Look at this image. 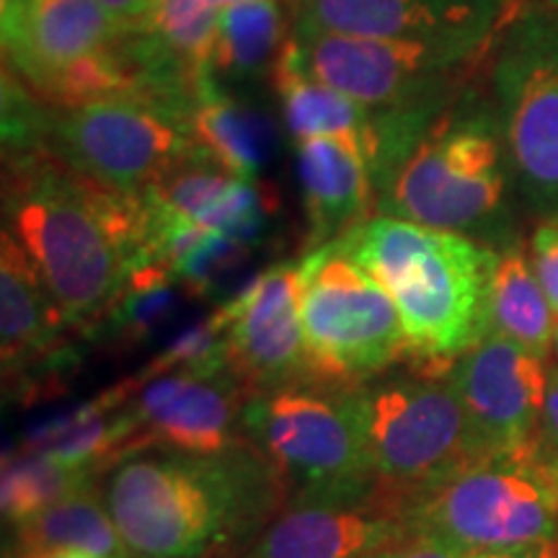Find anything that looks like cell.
I'll use <instances>...</instances> for the list:
<instances>
[{"instance_id": "cell-1", "label": "cell", "mask_w": 558, "mask_h": 558, "mask_svg": "<svg viewBox=\"0 0 558 558\" xmlns=\"http://www.w3.org/2000/svg\"><path fill=\"white\" fill-rule=\"evenodd\" d=\"M5 181V230L39 269L68 326L114 313L143 262V205L75 177L47 153L16 158Z\"/></svg>"}, {"instance_id": "cell-2", "label": "cell", "mask_w": 558, "mask_h": 558, "mask_svg": "<svg viewBox=\"0 0 558 558\" xmlns=\"http://www.w3.org/2000/svg\"><path fill=\"white\" fill-rule=\"evenodd\" d=\"M284 476L243 439L220 456L143 448L111 465L101 494L137 558H207L282 505Z\"/></svg>"}, {"instance_id": "cell-3", "label": "cell", "mask_w": 558, "mask_h": 558, "mask_svg": "<svg viewBox=\"0 0 558 558\" xmlns=\"http://www.w3.org/2000/svg\"><path fill=\"white\" fill-rule=\"evenodd\" d=\"M337 243L396 303L414 369L448 375L492 333L497 248L390 215H373Z\"/></svg>"}, {"instance_id": "cell-4", "label": "cell", "mask_w": 558, "mask_h": 558, "mask_svg": "<svg viewBox=\"0 0 558 558\" xmlns=\"http://www.w3.org/2000/svg\"><path fill=\"white\" fill-rule=\"evenodd\" d=\"M509 156L497 109L460 88L378 197V215L494 241L507 209Z\"/></svg>"}, {"instance_id": "cell-5", "label": "cell", "mask_w": 558, "mask_h": 558, "mask_svg": "<svg viewBox=\"0 0 558 558\" xmlns=\"http://www.w3.org/2000/svg\"><path fill=\"white\" fill-rule=\"evenodd\" d=\"M357 393L378 492L403 518L416 499L492 452L448 375L386 373Z\"/></svg>"}, {"instance_id": "cell-6", "label": "cell", "mask_w": 558, "mask_h": 558, "mask_svg": "<svg viewBox=\"0 0 558 558\" xmlns=\"http://www.w3.org/2000/svg\"><path fill=\"white\" fill-rule=\"evenodd\" d=\"M243 435L295 484V497H378L357 388L305 380L251 396Z\"/></svg>"}, {"instance_id": "cell-7", "label": "cell", "mask_w": 558, "mask_h": 558, "mask_svg": "<svg viewBox=\"0 0 558 558\" xmlns=\"http://www.w3.org/2000/svg\"><path fill=\"white\" fill-rule=\"evenodd\" d=\"M300 320L311 383L362 388L411 360L396 303L337 241L300 259Z\"/></svg>"}, {"instance_id": "cell-8", "label": "cell", "mask_w": 558, "mask_h": 558, "mask_svg": "<svg viewBox=\"0 0 558 558\" xmlns=\"http://www.w3.org/2000/svg\"><path fill=\"white\" fill-rule=\"evenodd\" d=\"M411 530H429L458 546L499 550L558 535V460L541 442L488 452L416 499Z\"/></svg>"}, {"instance_id": "cell-9", "label": "cell", "mask_w": 558, "mask_h": 558, "mask_svg": "<svg viewBox=\"0 0 558 558\" xmlns=\"http://www.w3.org/2000/svg\"><path fill=\"white\" fill-rule=\"evenodd\" d=\"M488 54L509 169L527 205L558 218V11L514 0Z\"/></svg>"}, {"instance_id": "cell-10", "label": "cell", "mask_w": 558, "mask_h": 558, "mask_svg": "<svg viewBox=\"0 0 558 558\" xmlns=\"http://www.w3.org/2000/svg\"><path fill=\"white\" fill-rule=\"evenodd\" d=\"M197 150L190 117L148 99H109L52 109L45 153L75 177L137 197Z\"/></svg>"}, {"instance_id": "cell-11", "label": "cell", "mask_w": 558, "mask_h": 558, "mask_svg": "<svg viewBox=\"0 0 558 558\" xmlns=\"http://www.w3.org/2000/svg\"><path fill=\"white\" fill-rule=\"evenodd\" d=\"M292 45L313 78L369 109L442 104L476 60L411 41L369 39L292 24Z\"/></svg>"}, {"instance_id": "cell-12", "label": "cell", "mask_w": 558, "mask_h": 558, "mask_svg": "<svg viewBox=\"0 0 558 558\" xmlns=\"http://www.w3.org/2000/svg\"><path fill=\"white\" fill-rule=\"evenodd\" d=\"M514 0H295L298 26L352 37L411 41L481 60Z\"/></svg>"}, {"instance_id": "cell-13", "label": "cell", "mask_w": 558, "mask_h": 558, "mask_svg": "<svg viewBox=\"0 0 558 558\" xmlns=\"http://www.w3.org/2000/svg\"><path fill=\"white\" fill-rule=\"evenodd\" d=\"M228 369L246 396L311 380L300 320V262L254 277L222 305Z\"/></svg>"}, {"instance_id": "cell-14", "label": "cell", "mask_w": 558, "mask_h": 558, "mask_svg": "<svg viewBox=\"0 0 558 558\" xmlns=\"http://www.w3.org/2000/svg\"><path fill=\"white\" fill-rule=\"evenodd\" d=\"M248 396L230 369H166L137 393L130 416L137 450L166 448L190 456H220L241 445ZM135 452V450H132Z\"/></svg>"}, {"instance_id": "cell-15", "label": "cell", "mask_w": 558, "mask_h": 558, "mask_svg": "<svg viewBox=\"0 0 558 558\" xmlns=\"http://www.w3.org/2000/svg\"><path fill=\"white\" fill-rule=\"evenodd\" d=\"M448 380L492 452L538 439L548 388L546 360L538 354L492 331L452 362Z\"/></svg>"}, {"instance_id": "cell-16", "label": "cell", "mask_w": 558, "mask_h": 558, "mask_svg": "<svg viewBox=\"0 0 558 558\" xmlns=\"http://www.w3.org/2000/svg\"><path fill=\"white\" fill-rule=\"evenodd\" d=\"M411 522L386 499L292 497L248 558H360L401 546Z\"/></svg>"}, {"instance_id": "cell-17", "label": "cell", "mask_w": 558, "mask_h": 558, "mask_svg": "<svg viewBox=\"0 0 558 558\" xmlns=\"http://www.w3.org/2000/svg\"><path fill=\"white\" fill-rule=\"evenodd\" d=\"M298 173L308 233L305 248L316 251L344 239L373 218L378 190L357 153L333 140H298Z\"/></svg>"}, {"instance_id": "cell-18", "label": "cell", "mask_w": 558, "mask_h": 558, "mask_svg": "<svg viewBox=\"0 0 558 558\" xmlns=\"http://www.w3.org/2000/svg\"><path fill=\"white\" fill-rule=\"evenodd\" d=\"M68 320L39 269L9 230L0 233V352L5 380L52 360Z\"/></svg>"}, {"instance_id": "cell-19", "label": "cell", "mask_w": 558, "mask_h": 558, "mask_svg": "<svg viewBox=\"0 0 558 558\" xmlns=\"http://www.w3.org/2000/svg\"><path fill=\"white\" fill-rule=\"evenodd\" d=\"M124 34L99 0H45L24 47L5 62L26 86L37 90L54 70L114 45Z\"/></svg>"}, {"instance_id": "cell-20", "label": "cell", "mask_w": 558, "mask_h": 558, "mask_svg": "<svg viewBox=\"0 0 558 558\" xmlns=\"http://www.w3.org/2000/svg\"><path fill=\"white\" fill-rule=\"evenodd\" d=\"M292 24L295 19L279 0H251L220 9L213 54L215 81L230 94L271 81L292 37Z\"/></svg>"}, {"instance_id": "cell-21", "label": "cell", "mask_w": 558, "mask_h": 558, "mask_svg": "<svg viewBox=\"0 0 558 558\" xmlns=\"http://www.w3.org/2000/svg\"><path fill=\"white\" fill-rule=\"evenodd\" d=\"M190 130L194 145L233 177L256 181L267 166L271 150L269 122L218 81L194 104Z\"/></svg>"}, {"instance_id": "cell-22", "label": "cell", "mask_w": 558, "mask_h": 558, "mask_svg": "<svg viewBox=\"0 0 558 558\" xmlns=\"http://www.w3.org/2000/svg\"><path fill=\"white\" fill-rule=\"evenodd\" d=\"M13 550L75 548L96 558H137L111 520L101 488L90 484L41 509L24 525L13 527Z\"/></svg>"}, {"instance_id": "cell-23", "label": "cell", "mask_w": 558, "mask_h": 558, "mask_svg": "<svg viewBox=\"0 0 558 558\" xmlns=\"http://www.w3.org/2000/svg\"><path fill=\"white\" fill-rule=\"evenodd\" d=\"M556 320L530 254L520 243H507L499 251L492 279V331L548 360Z\"/></svg>"}, {"instance_id": "cell-24", "label": "cell", "mask_w": 558, "mask_h": 558, "mask_svg": "<svg viewBox=\"0 0 558 558\" xmlns=\"http://www.w3.org/2000/svg\"><path fill=\"white\" fill-rule=\"evenodd\" d=\"M220 9L213 0H156L145 32L194 83L202 96L215 83L213 54ZM197 96V99H199Z\"/></svg>"}, {"instance_id": "cell-25", "label": "cell", "mask_w": 558, "mask_h": 558, "mask_svg": "<svg viewBox=\"0 0 558 558\" xmlns=\"http://www.w3.org/2000/svg\"><path fill=\"white\" fill-rule=\"evenodd\" d=\"M96 473L78 469L47 452L5 460L3 469V514L13 527L24 525L41 509L94 484Z\"/></svg>"}, {"instance_id": "cell-26", "label": "cell", "mask_w": 558, "mask_h": 558, "mask_svg": "<svg viewBox=\"0 0 558 558\" xmlns=\"http://www.w3.org/2000/svg\"><path fill=\"white\" fill-rule=\"evenodd\" d=\"M530 262L550 308L558 316V220L550 218L533 233L530 241Z\"/></svg>"}, {"instance_id": "cell-27", "label": "cell", "mask_w": 558, "mask_h": 558, "mask_svg": "<svg viewBox=\"0 0 558 558\" xmlns=\"http://www.w3.org/2000/svg\"><path fill=\"white\" fill-rule=\"evenodd\" d=\"M45 0H0V16H3V54L19 52L24 47L29 29L37 19Z\"/></svg>"}, {"instance_id": "cell-28", "label": "cell", "mask_w": 558, "mask_h": 558, "mask_svg": "<svg viewBox=\"0 0 558 558\" xmlns=\"http://www.w3.org/2000/svg\"><path fill=\"white\" fill-rule=\"evenodd\" d=\"M390 558H473V550L429 530H414L401 546L390 550Z\"/></svg>"}, {"instance_id": "cell-29", "label": "cell", "mask_w": 558, "mask_h": 558, "mask_svg": "<svg viewBox=\"0 0 558 558\" xmlns=\"http://www.w3.org/2000/svg\"><path fill=\"white\" fill-rule=\"evenodd\" d=\"M99 3L128 34L148 29L156 11V0H99Z\"/></svg>"}, {"instance_id": "cell-30", "label": "cell", "mask_w": 558, "mask_h": 558, "mask_svg": "<svg viewBox=\"0 0 558 558\" xmlns=\"http://www.w3.org/2000/svg\"><path fill=\"white\" fill-rule=\"evenodd\" d=\"M538 442L548 456H554L558 460V367L548 369V388L546 403H543Z\"/></svg>"}, {"instance_id": "cell-31", "label": "cell", "mask_w": 558, "mask_h": 558, "mask_svg": "<svg viewBox=\"0 0 558 558\" xmlns=\"http://www.w3.org/2000/svg\"><path fill=\"white\" fill-rule=\"evenodd\" d=\"M473 558H558V535L548 541L527 543V546L478 550V554H473Z\"/></svg>"}, {"instance_id": "cell-32", "label": "cell", "mask_w": 558, "mask_h": 558, "mask_svg": "<svg viewBox=\"0 0 558 558\" xmlns=\"http://www.w3.org/2000/svg\"><path fill=\"white\" fill-rule=\"evenodd\" d=\"M11 558H96L75 548H32V550H13Z\"/></svg>"}, {"instance_id": "cell-33", "label": "cell", "mask_w": 558, "mask_h": 558, "mask_svg": "<svg viewBox=\"0 0 558 558\" xmlns=\"http://www.w3.org/2000/svg\"><path fill=\"white\" fill-rule=\"evenodd\" d=\"M218 9H226V5H235V3H251V0H213Z\"/></svg>"}, {"instance_id": "cell-34", "label": "cell", "mask_w": 558, "mask_h": 558, "mask_svg": "<svg viewBox=\"0 0 558 558\" xmlns=\"http://www.w3.org/2000/svg\"><path fill=\"white\" fill-rule=\"evenodd\" d=\"M393 550V548H390ZM390 550H378V554H367V556H360V558H390Z\"/></svg>"}, {"instance_id": "cell-35", "label": "cell", "mask_w": 558, "mask_h": 558, "mask_svg": "<svg viewBox=\"0 0 558 558\" xmlns=\"http://www.w3.org/2000/svg\"><path fill=\"white\" fill-rule=\"evenodd\" d=\"M554 352H556V357H558V320H556V333H554Z\"/></svg>"}, {"instance_id": "cell-36", "label": "cell", "mask_w": 558, "mask_h": 558, "mask_svg": "<svg viewBox=\"0 0 558 558\" xmlns=\"http://www.w3.org/2000/svg\"><path fill=\"white\" fill-rule=\"evenodd\" d=\"M541 3H546V5H550V9L558 11V0H541Z\"/></svg>"}, {"instance_id": "cell-37", "label": "cell", "mask_w": 558, "mask_h": 558, "mask_svg": "<svg viewBox=\"0 0 558 558\" xmlns=\"http://www.w3.org/2000/svg\"><path fill=\"white\" fill-rule=\"evenodd\" d=\"M556 220H558V218H556Z\"/></svg>"}]
</instances>
